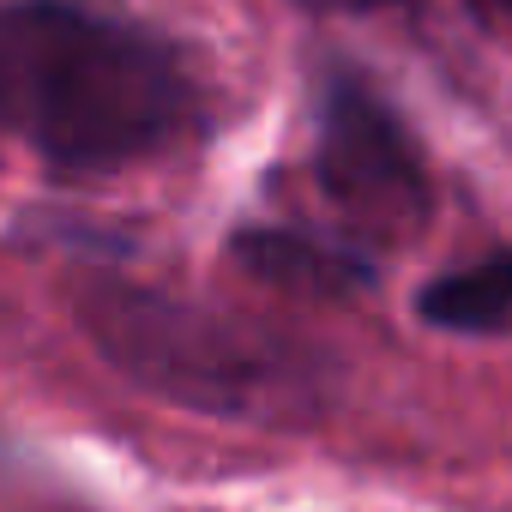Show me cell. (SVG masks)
<instances>
[{"label": "cell", "mask_w": 512, "mask_h": 512, "mask_svg": "<svg viewBox=\"0 0 512 512\" xmlns=\"http://www.w3.org/2000/svg\"><path fill=\"white\" fill-rule=\"evenodd\" d=\"M0 121L25 127L55 163L97 169L157 151L187 121L181 67L73 7L0 13Z\"/></svg>", "instance_id": "obj_1"}, {"label": "cell", "mask_w": 512, "mask_h": 512, "mask_svg": "<svg viewBox=\"0 0 512 512\" xmlns=\"http://www.w3.org/2000/svg\"><path fill=\"white\" fill-rule=\"evenodd\" d=\"M85 338L145 392L223 416V422H302L320 410V368L217 308L127 278H91L73 290Z\"/></svg>", "instance_id": "obj_2"}, {"label": "cell", "mask_w": 512, "mask_h": 512, "mask_svg": "<svg viewBox=\"0 0 512 512\" xmlns=\"http://www.w3.org/2000/svg\"><path fill=\"white\" fill-rule=\"evenodd\" d=\"M320 187L374 235H416L428 223V169L410 133L356 85H332L320 115Z\"/></svg>", "instance_id": "obj_3"}, {"label": "cell", "mask_w": 512, "mask_h": 512, "mask_svg": "<svg viewBox=\"0 0 512 512\" xmlns=\"http://www.w3.org/2000/svg\"><path fill=\"white\" fill-rule=\"evenodd\" d=\"M416 308L440 332H512V253L434 278Z\"/></svg>", "instance_id": "obj_4"}, {"label": "cell", "mask_w": 512, "mask_h": 512, "mask_svg": "<svg viewBox=\"0 0 512 512\" xmlns=\"http://www.w3.org/2000/svg\"><path fill=\"white\" fill-rule=\"evenodd\" d=\"M235 260L266 278L278 290H296V296H350L362 284V266H350L344 253H326L314 241H296V235H278V229H253L235 241Z\"/></svg>", "instance_id": "obj_5"}, {"label": "cell", "mask_w": 512, "mask_h": 512, "mask_svg": "<svg viewBox=\"0 0 512 512\" xmlns=\"http://www.w3.org/2000/svg\"><path fill=\"white\" fill-rule=\"evenodd\" d=\"M338 7H380V0H338Z\"/></svg>", "instance_id": "obj_6"}, {"label": "cell", "mask_w": 512, "mask_h": 512, "mask_svg": "<svg viewBox=\"0 0 512 512\" xmlns=\"http://www.w3.org/2000/svg\"><path fill=\"white\" fill-rule=\"evenodd\" d=\"M494 7H506V13H512V0H494Z\"/></svg>", "instance_id": "obj_7"}]
</instances>
